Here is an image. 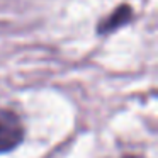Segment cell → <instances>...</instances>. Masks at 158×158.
Wrapping results in <instances>:
<instances>
[{"label": "cell", "mask_w": 158, "mask_h": 158, "mask_svg": "<svg viewBox=\"0 0 158 158\" xmlns=\"http://www.w3.org/2000/svg\"><path fill=\"white\" fill-rule=\"evenodd\" d=\"M24 139V126L14 110L0 109V153L17 148Z\"/></svg>", "instance_id": "6da1fadb"}, {"label": "cell", "mask_w": 158, "mask_h": 158, "mask_svg": "<svg viewBox=\"0 0 158 158\" xmlns=\"http://www.w3.org/2000/svg\"><path fill=\"white\" fill-rule=\"evenodd\" d=\"M131 14H133V10H131L127 5H121L119 9H116V10L106 19V21H102L99 24V32L104 34V32H110V31H114V29L121 27V26L126 24L131 19Z\"/></svg>", "instance_id": "7a4b0ae2"}, {"label": "cell", "mask_w": 158, "mask_h": 158, "mask_svg": "<svg viewBox=\"0 0 158 158\" xmlns=\"http://www.w3.org/2000/svg\"><path fill=\"white\" fill-rule=\"evenodd\" d=\"M127 158H134V156H127Z\"/></svg>", "instance_id": "3957f363"}]
</instances>
